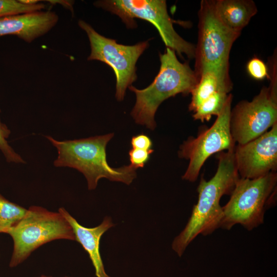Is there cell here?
I'll return each mask as SVG.
<instances>
[{"label":"cell","instance_id":"obj_7","mask_svg":"<svg viewBox=\"0 0 277 277\" xmlns=\"http://www.w3.org/2000/svg\"><path fill=\"white\" fill-rule=\"evenodd\" d=\"M98 7L118 15L127 27H135L134 18H141L152 24L157 29L167 47L182 57L194 58L195 46L181 37L174 29V21L169 16L166 2L163 0H110L95 2Z\"/></svg>","mask_w":277,"mask_h":277},{"label":"cell","instance_id":"obj_10","mask_svg":"<svg viewBox=\"0 0 277 277\" xmlns=\"http://www.w3.org/2000/svg\"><path fill=\"white\" fill-rule=\"evenodd\" d=\"M232 99V95L229 94L223 110L211 127L195 138H188L180 146L179 157L189 161L182 176L183 180L195 181L202 167L209 156L225 150H234L235 142L230 127Z\"/></svg>","mask_w":277,"mask_h":277},{"label":"cell","instance_id":"obj_21","mask_svg":"<svg viewBox=\"0 0 277 277\" xmlns=\"http://www.w3.org/2000/svg\"><path fill=\"white\" fill-rule=\"evenodd\" d=\"M153 152V150L152 149L145 150L132 148L129 152L130 165L136 169L143 168L149 160L150 155Z\"/></svg>","mask_w":277,"mask_h":277},{"label":"cell","instance_id":"obj_18","mask_svg":"<svg viewBox=\"0 0 277 277\" xmlns=\"http://www.w3.org/2000/svg\"><path fill=\"white\" fill-rule=\"evenodd\" d=\"M46 5L43 3L27 4L19 0H0V18L8 16L42 11Z\"/></svg>","mask_w":277,"mask_h":277},{"label":"cell","instance_id":"obj_8","mask_svg":"<svg viewBox=\"0 0 277 277\" xmlns=\"http://www.w3.org/2000/svg\"><path fill=\"white\" fill-rule=\"evenodd\" d=\"M276 86V75L272 74L269 87L262 88L251 101H241L231 110L230 131L235 143L250 142L277 123Z\"/></svg>","mask_w":277,"mask_h":277},{"label":"cell","instance_id":"obj_2","mask_svg":"<svg viewBox=\"0 0 277 277\" xmlns=\"http://www.w3.org/2000/svg\"><path fill=\"white\" fill-rule=\"evenodd\" d=\"M113 136V133H109L63 141L48 135L45 137L57 150L58 155L54 165L77 170L86 177L88 189L93 190L102 178L129 185L136 176V169L130 164L115 168L109 165L106 149Z\"/></svg>","mask_w":277,"mask_h":277},{"label":"cell","instance_id":"obj_23","mask_svg":"<svg viewBox=\"0 0 277 277\" xmlns=\"http://www.w3.org/2000/svg\"><path fill=\"white\" fill-rule=\"evenodd\" d=\"M52 4H60L62 5L64 7L70 10L71 11H73L72 4L73 2L72 1H48Z\"/></svg>","mask_w":277,"mask_h":277},{"label":"cell","instance_id":"obj_12","mask_svg":"<svg viewBox=\"0 0 277 277\" xmlns=\"http://www.w3.org/2000/svg\"><path fill=\"white\" fill-rule=\"evenodd\" d=\"M53 11H39L0 18V36L13 35L30 43L45 35L57 23Z\"/></svg>","mask_w":277,"mask_h":277},{"label":"cell","instance_id":"obj_20","mask_svg":"<svg viewBox=\"0 0 277 277\" xmlns=\"http://www.w3.org/2000/svg\"><path fill=\"white\" fill-rule=\"evenodd\" d=\"M246 68L250 76L256 80L261 81L269 77L267 65L259 58H251L248 62Z\"/></svg>","mask_w":277,"mask_h":277},{"label":"cell","instance_id":"obj_19","mask_svg":"<svg viewBox=\"0 0 277 277\" xmlns=\"http://www.w3.org/2000/svg\"><path fill=\"white\" fill-rule=\"evenodd\" d=\"M1 110L0 109V114ZM11 131L7 126L3 123L0 115V151L8 163L24 164L25 161L16 153L9 144L7 139L9 137Z\"/></svg>","mask_w":277,"mask_h":277},{"label":"cell","instance_id":"obj_6","mask_svg":"<svg viewBox=\"0 0 277 277\" xmlns=\"http://www.w3.org/2000/svg\"><path fill=\"white\" fill-rule=\"evenodd\" d=\"M276 182L275 172L253 179L240 177L229 201L222 207L220 227L230 230L239 224L251 230L263 224L267 205L274 194Z\"/></svg>","mask_w":277,"mask_h":277},{"label":"cell","instance_id":"obj_13","mask_svg":"<svg viewBox=\"0 0 277 277\" xmlns=\"http://www.w3.org/2000/svg\"><path fill=\"white\" fill-rule=\"evenodd\" d=\"M58 212L71 226L75 240L79 243L88 253L95 269L96 277H110L106 272L100 252V241L103 234L114 226L111 219L106 216L102 223L93 228H87L80 224L63 207Z\"/></svg>","mask_w":277,"mask_h":277},{"label":"cell","instance_id":"obj_5","mask_svg":"<svg viewBox=\"0 0 277 277\" xmlns=\"http://www.w3.org/2000/svg\"><path fill=\"white\" fill-rule=\"evenodd\" d=\"M13 242L9 267H16L42 245L55 240H75L72 228L62 214L32 206L6 232Z\"/></svg>","mask_w":277,"mask_h":277},{"label":"cell","instance_id":"obj_22","mask_svg":"<svg viewBox=\"0 0 277 277\" xmlns=\"http://www.w3.org/2000/svg\"><path fill=\"white\" fill-rule=\"evenodd\" d=\"M131 144L133 148L148 150L151 149L152 142L149 136L142 133L133 136Z\"/></svg>","mask_w":277,"mask_h":277},{"label":"cell","instance_id":"obj_11","mask_svg":"<svg viewBox=\"0 0 277 277\" xmlns=\"http://www.w3.org/2000/svg\"><path fill=\"white\" fill-rule=\"evenodd\" d=\"M235 164L241 178L256 179L277 168V123L260 136L234 149Z\"/></svg>","mask_w":277,"mask_h":277},{"label":"cell","instance_id":"obj_14","mask_svg":"<svg viewBox=\"0 0 277 277\" xmlns=\"http://www.w3.org/2000/svg\"><path fill=\"white\" fill-rule=\"evenodd\" d=\"M219 19L228 28L239 32L247 25L258 9L251 0L214 1Z\"/></svg>","mask_w":277,"mask_h":277},{"label":"cell","instance_id":"obj_3","mask_svg":"<svg viewBox=\"0 0 277 277\" xmlns=\"http://www.w3.org/2000/svg\"><path fill=\"white\" fill-rule=\"evenodd\" d=\"M160 58V71L149 86L143 89L128 87L136 95L131 116L137 124L152 130L156 127L154 116L160 104L179 93H191L199 80L188 63L178 60L173 50L167 47Z\"/></svg>","mask_w":277,"mask_h":277},{"label":"cell","instance_id":"obj_9","mask_svg":"<svg viewBox=\"0 0 277 277\" xmlns=\"http://www.w3.org/2000/svg\"><path fill=\"white\" fill-rule=\"evenodd\" d=\"M78 24L86 32L90 42L91 53L88 60L100 61L113 69L116 78L115 96L118 101H123L127 88L136 78L135 64L148 47V42L124 45L100 34L83 20H80Z\"/></svg>","mask_w":277,"mask_h":277},{"label":"cell","instance_id":"obj_4","mask_svg":"<svg viewBox=\"0 0 277 277\" xmlns=\"http://www.w3.org/2000/svg\"><path fill=\"white\" fill-rule=\"evenodd\" d=\"M198 42L195 51V69L197 76L213 73L220 83L231 90L229 55L232 46L241 32L226 27L219 19L214 1L203 0L199 11Z\"/></svg>","mask_w":277,"mask_h":277},{"label":"cell","instance_id":"obj_15","mask_svg":"<svg viewBox=\"0 0 277 277\" xmlns=\"http://www.w3.org/2000/svg\"><path fill=\"white\" fill-rule=\"evenodd\" d=\"M230 91L222 84L213 73L207 72L203 74L190 93L192 96L189 110L193 112L203 102L216 93L219 92L229 93Z\"/></svg>","mask_w":277,"mask_h":277},{"label":"cell","instance_id":"obj_24","mask_svg":"<svg viewBox=\"0 0 277 277\" xmlns=\"http://www.w3.org/2000/svg\"><path fill=\"white\" fill-rule=\"evenodd\" d=\"M39 277H53V276H49V275H44V274H42L41 275H40ZM65 277H71V276H66Z\"/></svg>","mask_w":277,"mask_h":277},{"label":"cell","instance_id":"obj_17","mask_svg":"<svg viewBox=\"0 0 277 277\" xmlns=\"http://www.w3.org/2000/svg\"><path fill=\"white\" fill-rule=\"evenodd\" d=\"M230 93L219 92L203 102L193 112V117L202 122L209 121L212 116L221 112Z\"/></svg>","mask_w":277,"mask_h":277},{"label":"cell","instance_id":"obj_1","mask_svg":"<svg viewBox=\"0 0 277 277\" xmlns=\"http://www.w3.org/2000/svg\"><path fill=\"white\" fill-rule=\"evenodd\" d=\"M217 157L215 174L208 181L201 177L197 202L185 228L172 242V248L179 256L198 235L210 234L220 227L223 216L220 199L223 195L231 194L240 178L234 150L220 152Z\"/></svg>","mask_w":277,"mask_h":277},{"label":"cell","instance_id":"obj_16","mask_svg":"<svg viewBox=\"0 0 277 277\" xmlns=\"http://www.w3.org/2000/svg\"><path fill=\"white\" fill-rule=\"evenodd\" d=\"M27 210L9 201L0 193V233H6L24 217Z\"/></svg>","mask_w":277,"mask_h":277}]
</instances>
